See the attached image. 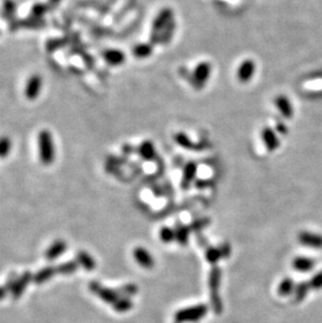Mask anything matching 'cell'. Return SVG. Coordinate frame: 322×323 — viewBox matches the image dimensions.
<instances>
[{
	"label": "cell",
	"instance_id": "e0dca14e",
	"mask_svg": "<svg viewBox=\"0 0 322 323\" xmlns=\"http://www.w3.org/2000/svg\"><path fill=\"white\" fill-rule=\"evenodd\" d=\"M133 303L128 297H120L116 303L113 305V310L118 312V313H126L132 309Z\"/></svg>",
	"mask_w": 322,
	"mask_h": 323
},
{
	"label": "cell",
	"instance_id": "7a4b0ae2",
	"mask_svg": "<svg viewBox=\"0 0 322 323\" xmlns=\"http://www.w3.org/2000/svg\"><path fill=\"white\" fill-rule=\"evenodd\" d=\"M207 312H208V308H207L206 305H198L182 309L175 314V322L186 323L199 321L207 314Z\"/></svg>",
	"mask_w": 322,
	"mask_h": 323
},
{
	"label": "cell",
	"instance_id": "ffe728a7",
	"mask_svg": "<svg viewBox=\"0 0 322 323\" xmlns=\"http://www.w3.org/2000/svg\"><path fill=\"white\" fill-rule=\"evenodd\" d=\"M116 291L120 297L130 298L131 296H134L137 293L138 288L134 284H126V285H124L120 288H118Z\"/></svg>",
	"mask_w": 322,
	"mask_h": 323
},
{
	"label": "cell",
	"instance_id": "4fadbf2b",
	"mask_svg": "<svg viewBox=\"0 0 322 323\" xmlns=\"http://www.w3.org/2000/svg\"><path fill=\"white\" fill-rule=\"evenodd\" d=\"M295 284L294 281L290 277H286L280 282V284L278 287V294L282 297L289 296L294 293L295 290Z\"/></svg>",
	"mask_w": 322,
	"mask_h": 323
},
{
	"label": "cell",
	"instance_id": "ba28073f",
	"mask_svg": "<svg viewBox=\"0 0 322 323\" xmlns=\"http://www.w3.org/2000/svg\"><path fill=\"white\" fill-rule=\"evenodd\" d=\"M42 87V80L39 75H32L26 86V96L32 101L40 94Z\"/></svg>",
	"mask_w": 322,
	"mask_h": 323
},
{
	"label": "cell",
	"instance_id": "8fae6325",
	"mask_svg": "<svg viewBox=\"0 0 322 323\" xmlns=\"http://www.w3.org/2000/svg\"><path fill=\"white\" fill-rule=\"evenodd\" d=\"M76 262L86 271H92L96 269V263L92 259V256L86 251H78L76 254Z\"/></svg>",
	"mask_w": 322,
	"mask_h": 323
},
{
	"label": "cell",
	"instance_id": "cb8c5ba5",
	"mask_svg": "<svg viewBox=\"0 0 322 323\" xmlns=\"http://www.w3.org/2000/svg\"><path fill=\"white\" fill-rule=\"evenodd\" d=\"M17 281H18V277H17V274H16L15 272L10 273V274L8 275V280H6V285H4V286H6V288L8 290V292H10L12 290H13V288H14L15 284L17 283Z\"/></svg>",
	"mask_w": 322,
	"mask_h": 323
},
{
	"label": "cell",
	"instance_id": "7402d4cb",
	"mask_svg": "<svg viewBox=\"0 0 322 323\" xmlns=\"http://www.w3.org/2000/svg\"><path fill=\"white\" fill-rule=\"evenodd\" d=\"M310 288L313 290H320L322 289V270L316 273L308 282Z\"/></svg>",
	"mask_w": 322,
	"mask_h": 323
},
{
	"label": "cell",
	"instance_id": "277c9868",
	"mask_svg": "<svg viewBox=\"0 0 322 323\" xmlns=\"http://www.w3.org/2000/svg\"><path fill=\"white\" fill-rule=\"evenodd\" d=\"M90 291L98 296L104 303L113 306L120 298L116 290H112L106 287H102L98 282H91L89 285Z\"/></svg>",
	"mask_w": 322,
	"mask_h": 323
},
{
	"label": "cell",
	"instance_id": "ac0fdd59",
	"mask_svg": "<svg viewBox=\"0 0 322 323\" xmlns=\"http://www.w3.org/2000/svg\"><path fill=\"white\" fill-rule=\"evenodd\" d=\"M205 258L206 261L208 262L210 264L216 266V264L220 261L221 259H223L222 253L218 248H214V247H207L206 251H205Z\"/></svg>",
	"mask_w": 322,
	"mask_h": 323
},
{
	"label": "cell",
	"instance_id": "5b68a950",
	"mask_svg": "<svg viewBox=\"0 0 322 323\" xmlns=\"http://www.w3.org/2000/svg\"><path fill=\"white\" fill-rule=\"evenodd\" d=\"M298 241L306 247L322 249V235H318V233L310 231H300L298 235Z\"/></svg>",
	"mask_w": 322,
	"mask_h": 323
},
{
	"label": "cell",
	"instance_id": "6da1fadb",
	"mask_svg": "<svg viewBox=\"0 0 322 323\" xmlns=\"http://www.w3.org/2000/svg\"><path fill=\"white\" fill-rule=\"evenodd\" d=\"M221 269L218 266H214L208 276V288H210V303L214 313L216 315L222 314L223 312V304L222 299L218 294V290H220L221 284Z\"/></svg>",
	"mask_w": 322,
	"mask_h": 323
},
{
	"label": "cell",
	"instance_id": "d6986e66",
	"mask_svg": "<svg viewBox=\"0 0 322 323\" xmlns=\"http://www.w3.org/2000/svg\"><path fill=\"white\" fill-rule=\"evenodd\" d=\"M159 238L162 243L170 244L172 241L176 240V232L174 229L164 226L159 230Z\"/></svg>",
	"mask_w": 322,
	"mask_h": 323
},
{
	"label": "cell",
	"instance_id": "9c48e42d",
	"mask_svg": "<svg viewBox=\"0 0 322 323\" xmlns=\"http://www.w3.org/2000/svg\"><path fill=\"white\" fill-rule=\"evenodd\" d=\"M316 262L308 256H297L292 262L293 269L298 272H308L315 268Z\"/></svg>",
	"mask_w": 322,
	"mask_h": 323
},
{
	"label": "cell",
	"instance_id": "8992f818",
	"mask_svg": "<svg viewBox=\"0 0 322 323\" xmlns=\"http://www.w3.org/2000/svg\"><path fill=\"white\" fill-rule=\"evenodd\" d=\"M133 256L136 263L142 266L144 269L150 270L152 269L155 265V261L152 258V255L150 254V252L146 249L142 247H136L133 251Z\"/></svg>",
	"mask_w": 322,
	"mask_h": 323
},
{
	"label": "cell",
	"instance_id": "484cf974",
	"mask_svg": "<svg viewBox=\"0 0 322 323\" xmlns=\"http://www.w3.org/2000/svg\"><path fill=\"white\" fill-rule=\"evenodd\" d=\"M8 293V290L6 288V286L0 287V300L4 299Z\"/></svg>",
	"mask_w": 322,
	"mask_h": 323
},
{
	"label": "cell",
	"instance_id": "44dd1931",
	"mask_svg": "<svg viewBox=\"0 0 322 323\" xmlns=\"http://www.w3.org/2000/svg\"><path fill=\"white\" fill-rule=\"evenodd\" d=\"M210 223V220L208 218H201V219L194 221L190 225V230H194V231H200L203 228L208 226Z\"/></svg>",
	"mask_w": 322,
	"mask_h": 323
},
{
	"label": "cell",
	"instance_id": "52a82bcc",
	"mask_svg": "<svg viewBox=\"0 0 322 323\" xmlns=\"http://www.w3.org/2000/svg\"><path fill=\"white\" fill-rule=\"evenodd\" d=\"M32 277H34V275H32V273L30 271H26L24 273H23L18 278V281L15 284L13 290L10 291L12 297H13L15 300L20 298L22 296L23 292H24V290L26 289V287L28 286L30 282L32 281Z\"/></svg>",
	"mask_w": 322,
	"mask_h": 323
},
{
	"label": "cell",
	"instance_id": "30bf717a",
	"mask_svg": "<svg viewBox=\"0 0 322 323\" xmlns=\"http://www.w3.org/2000/svg\"><path fill=\"white\" fill-rule=\"evenodd\" d=\"M66 250V243L63 240H58L52 244V246L45 252V258L52 262L59 258Z\"/></svg>",
	"mask_w": 322,
	"mask_h": 323
},
{
	"label": "cell",
	"instance_id": "603a6c76",
	"mask_svg": "<svg viewBox=\"0 0 322 323\" xmlns=\"http://www.w3.org/2000/svg\"><path fill=\"white\" fill-rule=\"evenodd\" d=\"M10 141L8 137L0 138V157L4 158L6 156L10 153Z\"/></svg>",
	"mask_w": 322,
	"mask_h": 323
},
{
	"label": "cell",
	"instance_id": "5bb4252c",
	"mask_svg": "<svg viewBox=\"0 0 322 323\" xmlns=\"http://www.w3.org/2000/svg\"><path fill=\"white\" fill-rule=\"evenodd\" d=\"M310 285L308 282H302L299 283L294 290V298H295V302L296 303H302L304 300V298L306 297L308 293V290H310Z\"/></svg>",
	"mask_w": 322,
	"mask_h": 323
},
{
	"label": "cell",
	"instance_id": "7c38bea8",
	"mask_svg": "<svg viewBox=\"0 0 322 323\" xmlns=\"http://www.w3.org/2000/svg\"><path fill=\"white\" fill-rule=\"evenodd\" d=\"M56 273H58L56 272V267H52V266L45 267V268L41 269L39 272H37L36 274L34 275L32 281L34 282V284L42 285L45 282L50 281Z\"/></svg>",
	"mask_w": 322,
	"mask_h": 323
},
{
	"label": "cell",
	"instance_id": "3957f363",
	"mask_svg": "<svg viewBox=\"0 0 322 323\" xmlns=\"http://www.w3.org/2000/svg\"><path fill=\"white\" fill-rule=\"evenodd\" d=\"M40 159L43 164H50L54 160V144L50 133L46 130L39 134Z\"/></svg>",
	"mask_w": 322,
	"mask_h": 323
},
{
	"label": "cell",
	"instance_id": "2e32d148",
	"mask_svg": "<svg viewBox=\"0 0 322 323\" xmlns=\"http://www.w3.org/2000/svg\"><path fill=\"white\" fill-rule=\"evenodd\" d=\"M78 268V264L76 261H70L66 262L56 267V272L63 274V275H69L74 273Z\"/></svg>",
	"mask_w": 322,
	"mask_h": 323
},
{
	"label": "cell",
	"instance_id": "d4e9b609",
	"mask_svg": "<svg viewBox=\"0 0 322 323\" xmlns=\"http://www.w3.org/2000/svg\"><path fill=\"white\" fill-rule=\"evenodd\" d=\"M218 249H220V251H221V253H222L223 259L228 258V256L230 255V253H232V249H230V245H229V244H227V243L222 244L221 246L218 247Z\"/></svg>",
	"mask_w": 322,
	"mask_h": 323
},
{
	"label": "cell",
	"instance_id": "9a60e30c",
	"mask_svg": "<svg viewBox=\"0 0 322 323\" xmlns=\"http://www.w3.org/2000/svg\"><path fill=\"white\" fill-rule=\"evenodd\" d=\"M190 226L186 225H178L175 229L176 232V241L181 245V246H186L188 243L190 237Z\"/></svg>",
	"mask_w": 322,
	"mask_h": 323
}]
</instances>
